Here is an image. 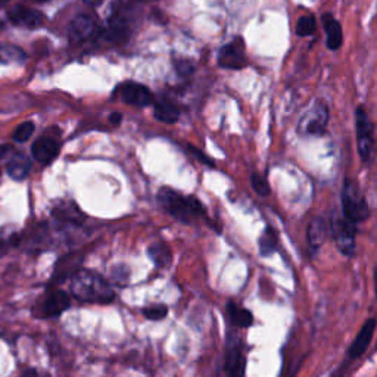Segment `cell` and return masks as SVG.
<instances>
[{
	"mask_svg": "<svg viewBox=\"0 0 377 377\" xmlns=\"http://www.w3.org/2000/svg\"><path fill=\"white\" fill-rule=\"evenodd\" d=\"M158 202L166 214L183 225H193L194 221L206 217V209L198 198L185 197L171 187L159 189Z\"/></svg>",
	"mask_w": 377,
	"mask_h": 377,
	"instance_id": "cell-1",
	"label": "cell"
},
{
	"mask_svg": "<svg viewBox=\"0 0 377 377\" xmlns=\"http://www.w3.org/2000/svg\"><path fill=\"white\" fill-rule=\"evenodd\" d=\"M69 290L73 295L85 302L92 304H109L115 298L113 287L105 278L94 271L80 270L76 271L69 283Z\"/></svg>",
	"mask_w": 377,
	"mask_h": 377,
	"instance_id": "cell-2",
	"label": "cell"
},
{
	"mask_svg": "<svg viewBox=\"0 0 377 377\" xmlns=\"http://www.w3.org/2000/svg\"><path fill=\"white\" fill-rule=\"evenodd\" d=\"M342 215L357 222V225L367 221L370 217V208L364 194L355 181L348 178L345 180L342 190Z\"/></svg>",
	"mask_w": 377,
	"mask_h": 377,
	"instance_id": "cell-3",
	"label": "cell"
},
{
	"mask_svg": "<svg viewBox=\"0 0 377 377\" xmlns=\"http://www.w3.org/2000/svg\"><path fill=\"white\" fill-rule=\"evenodd\" d=\"M357 222L348 220L341 214H333L329 226V232L333 236L339 252L345 257H353L355 254L357 242Z\"/></svg>",
	"mask_w": 377,
	"mask_h": 377,
	"instance_id": "cell-4",
	"label": "cell"
},
{
	"mask_svg": "<svg viewBox=\"0 0 377 377\" xmlns=\"http://www.w3.org/2000/svg\"><path fill=\"white\" fill-rule=\"evenodd\" d=\"M357 149L362 162H370L374 153V124L362 106L355 109Z\"/></svg>",
	"mask_w": 377,
	"mask_h": 377,
	"instance_id": "cell-5",
	"label": "cell"
},
{
	"mask_svg": "<svg viewBox=\"0 0 377 377\" xmlns=\"http://www.w3.org/2000/svg\"><path fill=\"white\" fill-rule=\"evenodd\" d=\"M225 370L232 377H241L246 371V355L243 349V342L234 330L229 332L227 336Z\"/></svg>",
	"mask_w": 377,
	"mask_h": 377,
	"instance_id": "cell-6",
	"label": "cell"
},
{
	"mask_svg": "<svg viewBox=\"0 0 377 377\" xmlns=\"http://www.w3.org/2000/svg\"><path fill=\"white\" fill-rule=\"evenodd\" d=\"M329 122V108L326 102L317 101L315 105L301 120V127L304 134L323 136Z\"/></svg>",
	"mask_w": 377,
	"mask_h": 377,
	"instance_id": "cell-7",
	"label": "cell"
},
{
	"mask_svg": "<svg viewBox=\"0 0 377 377\" xmlns=\"http://www.w3.org/2000/svg\"><path fill=\"white\" fill-rule=\"evenodd\" d=\"M218 65L226 69H242L248 65L245 43L242 38H234L218 52Z\"/></svg>",
	"mask_w": 377,
	"mask_h": 377,
	"instance_id": "cell-8",
	"label": "cell"
},
{
	"mask_svg": "<svg viewBox=\"0 0 377 377\" xmlns=\"http://www.w3.org/2000/svg\"><path fill=\"white\" fill-rule=\"evenodd\" d=\"M99 33V24L90 15H78L69 25V38L73 43H86V41L96 38Z\"/></svg>",
	"mask_w": 377,
	"mask_h": 377,
	"instance_id": "cell-9",
	"label": "cell"
},
{
	"mask_svg": "<svg viewBox=\"0 0 377 377\" xmlns=\"http://www.w3.org/2000/svg\"><path fill=\"white\" fill-rule=\"evenodd\" d=\"M117 92L121 99L127 105H133L137 108H146L153 104L152 92L146 86L138 85V83H134V81L124 83V85L118 87Z\"/></svg>",
	"mask_w": 377,
	"mask_h": 377,
	"instance_id": "cell-10",
	"label": "cell"
},
{
	"mask_svg": "<svg viewBox=\"0 0 377 377\" xmlns=\"http://www.w3.org/2000/svg\"><path fill=\"white\" fill-rule=\"evenodd\" d=\"M8 18L12 24L25 27V29H37L43 24V15L38 10L22 5L12 6L8 10Z\"/></svg>",
	"mask_w": 377,
	"mask_h": 377,
	"instance_id": "cell-11",
	"label": "cell"
},
{
	"mask_svg": "<svg viewBox=\"0 0 377 377\" xmlns=\"http://www.w3.org/2000/svg\"><path fill=\"white\" fill-rule=\"evenodd\" d=\"M130 34H131V27H130L129 20L120 12L113 13L108 21L106 38L111 41V43L121 45L130 38Z\"/></svg>",
	"mask_w": 377,
	"mask_h": 377,
	"instance_id": "cell-12",
	"label": "cell"
},
{
	"mask_svg": "<svg viewBox=\"0 0 377 377\" xmlns=\"http://www.w3.org/2000/svg\"><path fill=\"white\" fill-rule=\"evenodd\" d=\"M376 326H377V321L374 318H369L364 325H362V327L360 329L357 338L354 339L353 345L349 346V357H351L353 360H357L360 358L362 354H364L370 343H371V339L374 336V330H376Z\"/></svg>",
	"mask_w": 377,
	"mask_h": 377,
	"instance_id": "cell-13",
	"label": "cell"
},
{
	"mask_svg": "<svg viewBox=\"0 0 377 377\" xmlns=\"http://www.w3.org/2000/svg\"><path fill=\"white\" fill-rule=\"evenodd\" d=\"M327 234H329L327 221L321 215L314 217L310 222L308 230H306V241H308V246L313 255H315L320 248L323 246V243L327 239Z\"/></svg>",
	"mask_w": 377,
	"mask_h": 377,
	"instance_id": "cell-14",
	"label": "cell"
},
{
	"mask_svg": "<svg viewBox=\"0 0 377 377\" xmlns=\"http://www.w3.org/2000/svg\"><path fill=\"white\" fill-rule=\"evenodd\" d=\"M33 157L36 161L41 164H50L53 159H57L59 153V145L50 137H40L33 143L31 148Z\"/></svg>",
	"mask_w": 377,
	"mask_h": 377,
	"instance_id": "cell-15",
	"label": "cell"
},
{
	"mask_svg": "<svg viewBox=\"0 0 377 377\" xmlns=\"http://www.w3.org/2000/svg\"><path fill=\"white\" fill-rule=\"evenodd\" d=\"M69 306V298L65 292L62 290H55L50 292L46 297L43 305H41V310H43L45 317H57L62 314L65 310H68Z\"/></svg>",
	"mask_w": 377,
	"mask_h": 377,
	"instance_id": "cell-16",
	"label": "cell"
},
{
	"mask_svg": "<svg viewBox=\"0 0 377 377\" xmlns=\"http://www.w3.org/2000/svg\"><path fill=\"white\" fill-rule=\"evenodd\" d=\"M323 25H325L326 36H327V41H326L327 48L330 50H338L343 43L341 24L334 20L330 13H326V15H323Z\"/></svg>",
	"mask_w": 377,
	"mask_h": 377,
	"instance_id": "cell-17",
	"label": "cell"
},
{
	"mask_svg": "<svg viewBox=\"0 0 377 377\" xmlns=\"http://www.w3.org/2000/svg\"><path fill=\"white\" fill-rule=\"evenodd\" d=\"M227 313L232 326L236 329H248L254 325L252 313L246 308H242L239 305H236L233 301L227 304Z\"/></svg>",
	"mask_w": 377,
	"mask_h": 377,
	"instance_id": "cell-18",
	"label": "cell"
},
{
	"mask_svg": "<svg viewBox=\"0 0 377 377\" xmlns=\"http://www.w3.org/2000/svg\"><path fill=\"white\" fill-rule=\"evenodd\" d=\"M148 255L152 259V262L157 265L158 269H165L169 267L173 261V252L171 248L164 243V242H157L152 243L148 249Z\"/></svg>",
	"mask_w": 377,
	"mask_h": 377,
	"instance_id": "cell-19",
	"label": "cell"
},
{
	"mask_svg": "<svg viewBox=\"0 0 377 377\" xmlns=\"http://www.w3.org/2000/svg\"><path fill=\"white\" fill-rule=\"evenodd\" d=\"M30 169H31L30 159L27 158L24 153H20V152L15 153L6 165V171L9 177H12L13 180H24L27 176H29Z\"/></svg>",
	"mask_w": 377,
	"mask_h": 377,
	"instance_id": "cell-20",
	"label": "cell"
},
{
	"mask_svg": "<svg viewBox=\"0 0 377 377\" xmlns=\"http://www.w3.org/2000/svg\"><path fill=\"white\" fill-rule=\"evenodd\" d=\"M153 115L161 122L165 124H174L180 118V109L174 106L171 102L159 101L153 106Z\"/></svg>",
	"mask_w": 377,
	"mask_h": 377,
	"instance_id": "cell-21",
	"label": "cell"
},
{
	"mask_svg": "<svg viewBox=\"0 0 377 377\" xmlns=\"http://www.w3.org/2000/svg\"><path fill=\"white\" fill-rule=\"evenodd\" d=\"M259 254L262 257H270L273 255L277 250V245H278V237L277 233L274 232L273 227H265V230L262 232L261 237H259Z\"/></svg>",
	"mask_w": 377,
	"mask_h": 377,
	"instance_id": "cell-22",
	"label": "cell"
},
{
	"mask_svg": "<svg viewBox=\"0 0 377 377\" xmlns=\"http://www.w3.org/2000/svg\"><path fill=\"white\" fill-rule=\"evenodd\" d=\"M25 58V52L18 46L0 45V62L2 64H22Z\"/></svg>",
	"mask_w": 377,
	"mask_h": 377,
	"instance_id": "cell-23",
	"label": "cell"
},
{
	"mask_svg": "<svg viewBox=\"0 0 377 377\" xmlns=\"http://www.w3.org/2000/svg\"><path fill=\"white\" fill-rule=\"evenodd\" d=\"M53 214H55V217H58L59 220L73 221V222L85 220V215H83L78 211V208L74 204H62L57 209H55Z\"/></svg>",
	"mask_w": 377,
	"mask_h": 377,
	"instance_id": "cell-24",
	"label": "cell"
},
{
	"mask_svg": "<svg viewBox=\"0 0 377 377\" xmlns=\"http://www.w3.org/2000/svg\"><path fill=\"white\" fill-rule=\"evenodd\" d=\"M34 133V124L31 121H25L21 125H18L17 130L13 131V141L18 143H24L29 141V138L33 136Z\"/></svg>",
	"mask_w": 377,
	"mask_h": 377,
	"instance_id": "cell-25",
	"label": "cell"
},
{
	"mask_svg": "<svg viewBox=\"0 0 377 377\" xmlns=\"http://www.w3.org/2000/svg\"><path fill=\"white\" fill-rule=\"evenodd\" d=\"M250 183H252V189L259 194V197H269L270 194V185L265 177H262L258 173H252L250 176Z\"/></svg>",
	"mask_w": 377,
	"mask_h": 377,
	"instance_id": "cell-26",
	"label": "cell"
},
{
	"mask_svg": "<svg viewBox=\"0 0 377 377\" xmlns=\"http://www.w3.org/2000/svg\"><path fill=\"white\" fill-rule=\"evenodd\" d=\"M315 31V20L313 17H302L298 20L297 24V34L299 37H306L311 36Z\"/></svg>",
	"mask_w": 377,
	"mask_h": 377,
	"instance_id": "cell-27",
	"label": "cell"
},
{
	"mask_svg": "<svg viewBox=\"0 0 377 377\" xmlns=\"http://www.w3.org/2000/svg\"><path fill=\"white\" fill-rule=\"evenodd\" d=\"M166 314H169V308L165 305H150L143 308V315L152 321H159L165 318Z\"/></svg>",
	"mask_w": 377,
	"mask_h": 377,
	"instance_id": "cell-28",
	"label": "cell"
},
{
	"mask_svg": "<svg viewBox=\"0 0 377 377\" xmlns=\"http://www.w3.org/2000/svg\"><path fill=\"white\" fill-rule=\"evenodd\" d=\"M174 66H176V71L178 76L181 77H189L193 74L194 71V66L190 61H186V59H180V61H176L174 62Z\"/></svg>",
	"mask_w": 377,
	"mask_h": 377,
	"instance_id": "cell-29",
	"label": "cell"
},
{
	"mask_svg": "<svg viewBox=\"0 0 377 377\" xmlns=\"http://www.w3.org/2000/svg\"><path fill=\"white\" fill-rule=\"evenodd\" d=\"M187 149H189V152L192 153V157L197 158L201 164H204V165H206V166H211V169H214L215 162H214L211 158H209V157L206 155V153H204L202 150H199L198 148H194V146H192V145H187Z\"/></svg>",
	"mask_w": 377,
	"mask_h": 377,
	"instance_id": "cell-30",
	"label": "cell"
},
{
	"mask_svg": "<svg viewBox=\"0 0 377 377\" xmlns=\"http://www.w3.org/2000/svg\"><path fill=\"white\" fill-rule=\"evenodd\" d=\"M121 120H122V115L120 114V113H114V114H111V118H109V121L111 122H113V124H120L121 122Z\"/></svg>",
	"mask_w": 377,
	"mask_h": 377,
	"instance_id": "cell-31",
	"label": "cell"
},
{
	"mask_svg": "<svg viewBox=\"0 0 377 377\" xmlns=\"http://www.w3.org/2000/svg\"><path fill=\"white\" fill-rule=\"evenodd\" d=\"M83 2L87 3V5H92V6H97L102 3V0H83Z\"/></svg>",
	"mask_w": 377,
	"mask_h": 377,
	"instance_id": "cell-32",
	"label": "cell"
},
{
	"mask_svg": "<svg viewBox=\"0 0 377 377\" xmlns=\"http://www.w3.org/2000/svg\"><path fill=\"white\" fill-rule=\"evenodd\" d=\"M374 289H376V297H377V267L374 269Z\"/></svg>",
	"mask_w": 377,
	"mask_h": 377,
	"instance_id": "cell-33",
	"label": "cell"
},
{
	"mask_svg": "<svg viewBox=\"0 0 377 377\" xmlns=\"http://www.w3.org/2000/svg\"><path fill=\"white\" fill-rule=\"evenodd\" d=\"M6 246V242H5V239H3V237H0V254H2V249Z\"/></svg>",
	"mask_w": 377,
	"mask_h": 377,
	"instance_id": "cell-34",
	"label": "cell"
},
{
	"mask_svg": "<svg viewBox=\"0 0 377 377\" xmlns=\"http://www.w3.org/2000/svg\"><path fill=\"white\" fill-rule=\"evenodd\" d=\"M8 2V0H0V5H3V3H6Z\"/></svg>",
	"mask_w": 377,
	"mask_h": 377,
	"instance_id": "cell-35",
	"label": "cell"
},
{
	"mask_svg": "<svg viewBox=\"0 0 377 377\" xmlns=\"http://www.w3.org/2000/svg\"><path fill=\"white\" fill-rule=\"evenodd\" d=\"M38 2H46V0H38Z\"/></svg>",
	"mask_w": 377,
	"mask_h": 377,
	"instance_id": "cell-36",
	"label": "cell"
}]
</instances>
